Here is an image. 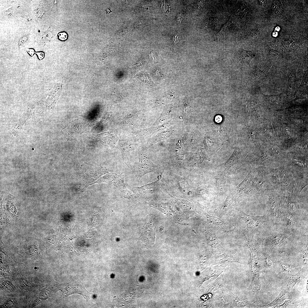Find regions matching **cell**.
Segmentation results:
<instances>
[{
	"label": "cell",
	"mask_w": 308,
	"mask_h": 308,
	"mask_svg": "<svg viewBox=\"0 0 308 308\" xmlns=\"http://www.w3.org/2000/svg\"><path fill=\"white\" fill-rule=\"evenodd\" d=\"M265 179L270 185L281 190L293 191L295 175L288 166L271 165L264 166Z\"/></svg>",
	"instance_id": "obj_1"
},
{
	"label": "cell",
	"mask_w": 308,
	"mask_h": 308,
	"mask_svg": "<svg viewBox=\"0 0 308 308\" xmlns=\"http://www.w3.org/2000/svg\"><path fill=\"white\" fill-rule=\"evenodd\" d=\"M265 194L269 197V214L271 218L274 222L280 223V212L283 206L281 190L270 187Z\"/></svg>",
	"instance_id": "obj_2"
},
{
	"label": "cell",
	"mask_w": 308,
	"mask_h": 308,
	"mask_svg": "<svg viewBox=\"0 0 308 308\" xmlns=\"http://www.w3.org/2000/svg\"><path fill=\"white\" fill-rule=\"evenodd\" d=\"M227 215L228 216L234 217L244 220L246 223V229L254 230H259L263 226V224L268 222L271 218L269 214L254 216L240 210L235 211Z\"/></svg>",
	"instance_id": "obj_3"
},
{
	"label": "cell",
	"mask_w": 308,
	"mask_h": 308,
	"mask_svg": "<svg viewBox=\"0 0 308 308\" xmlns=\"http://www.w3.org/2000/svg\"><path fill=\"white\" fill-rule=\"evenodd\" d=\"M139 159L137 175V178L139 180L147 174L151 173L159 174L162 173L161 168L151 161L146 149L143 148L140 149Z\"/></svg>",
	"instance_id": "obj_4"
},
{
	"label": "cell",
	"mask_w": 308,
	"mask_h": 308,
	"mask_svg": "<svg viewBox=\"0 0 308 308\" xmlns=\"http://www.w3.org/2000/svg\"><path fill=\"white\" fill-rule=\"evenodd\" d=\"M125 175L123 173L117 175L115 173H108L101 177L98 183H110L121 192L125 198H130L133 195V193L129 191L124 182Z\"/></svg>",
	"instance_id": "obj_5"
},
{
	"label": "cell",
	"mask_w": 308,
	"mask_h": 308,
	"mask_svg": "<svg viewBox=\"0 0 308 308\" xmlns=\"http://www.w3.org/2000/svg\"><path fill=\"white\" fill-rule=\"evenodd\" d=\"M282 201L284 207L297 219L302 216V212L297 198L293 192L281 190Z\"/></svg>",
	"instance_id": "obj_6"
},
{
	"label": "cell",
	"mask_w": 308,
	"mask_h": 308,
	"mask_svg": "<svg viewBox=\"0 0 308 308\" xmlns=\"http://www.w3.org/2000/svg\"><path fill=\"white\" fill-rule=\"evenodd\" d=\"M206 230H203L206 236L209 244L212 247L214 255L222 254L226 250L221 245L217 234L220 233L212 227Z\"/></svg>",
	"instance_id": "obj_7"
},
{
	"label": "cell",
	"mask_w": 308,
	"mask_h": 308,
	"mask_svg": "<svg viewBox=\"0 0 308 308\" xmlns=\"http://www.w3.org/2000/svg\"><path fill=\"white\" fill-rule=\"evenodd\" d=\"M82 279L76 278L73 281L65 284L66 287H62L61 291L65 295H69L73 293H78L86 296L89 294L84 288Z\"/></svg>",
	"instance_id": "obj_8"
},
{
	"label": "cell",
	"mask_w": 308,
	"mask_h": 308,
	"mask_svg": "<svg viewBox=\"0 0 308 308\" xmlns=\"http://www.w3.org/2000/svg\"><path fill=\"white\" fill-rule=\"evenodd\" d=\"M247 263L245 259L230 253H224L219 255H214L212 265H225L228 264Z\"/></svg>",
	"instance_id": "obj_9"
},
{
	"label": "cell",
	"mask_w": 308,
	"mask_h": 308,
	"mask_svg": "<svg viewBox=\"0 0 308 308\" xmlns=\"http://www.w3.org/2000/svg\"><path fill=\"white\" fill-rule=\"evenodd\" d=\"M137 146L132 142L126 140H120L117 148L120 151L125 163L132 169L129 161V156L131 152L135 150Z\"/></svg>",
	"instance_id": "obj_10"
},
{
	"label": "cell",
	"mask_w": 308,
	"mask_h": 308,
	"mask_svg": "<svg viewBox=\"0 0 308 308\" xmlns=\"http://www.w3.org/2000/svg\"><path fill=\"white\" fill-rule=\"evenodd\" d=\"M60 290L59 283L53 281L44 289L34 301L33 306L34 307L50 297L58 291Z\"/></svg>",
	"instance_id": "obj_11"
},
{
	"label": "cell",
	"mask_w": 308,
	"mask_h": 308,
	"mask_svg": "<svg viewBox=\"0 0 308 308\" xmlns=\"http://www.w3.org/2000/svg\"><path fill=\"white\" fill-rule=\"evenodd\" d=\"M86 127V125L79 120H74L70 123L63 129V133L67 138H70L73 135L84 132Z\"/></svg>",
	"instance_id": "obj_12"
},
{
	"label": "cell",
	"mask_w": 308,
	"mask_h": 308,
	"mask_svg": "<svg viewBox=\"0 0 308 308\" xmlns=\"http://www.w3.org/2000/svg\"><path fill=\"white\" fill-rule=\"evenodd\" d=\"M280 221L285 227L289 229L299 226L298 219L284 207L283 204L281 210Z\"/></svg>",
	"instance_id": "obj_13"
},
{
	"label": "cell",
	"mask_w": 308,
	"mask_h": 308,
	"mask_svg": "<svg viewBox=\"0 0 308 308\" xmlns=\"http://www.w3.org/2000/svg\"><path fill=\"white\" fill-rule=\"evenodd\" d=\"M160 179L156 181L139 187L132 188L133 193L137 195H141L154 193L159 190L160 187Z\"/></svg>",
	"instance_id": "obj_14"
},
{
	"label": "cell",
	"mask_w": 308,
	"mask_h": 308,
	"mask_svg": "<svg viewBox=\"0 0 308 308\" xmlns=\"http://www.w3.org/2000/svg\"><path fill=\"white\" fill-rule=\"evenodd\" d=\"M214 305L216 307H232L231 293L220 291L214 295Z\"/></svg>",
	"instance_id": "obj_15"
},
{
	"label": "cell",
	"mask_w": 308,
	"mask_h": 308,
	"mask_svg": "<svg viewBox=\"0 0 308 308\" xmlns=\"http://www.w3.org/2000/svg\"><path fill=\"white\" fill-rule=\"evenodd\" d=\"M291 235L289 232L274 233L268 237L266 241L272 246L281 245Z\"/></svg>",
	"instance_id": "obj_16"
},
{
	"label": "cell",
	"mask_w": 308,
	"mask_h": 308,
	"mask_svg": "<svg viewBox=\"0 0 308 308\" xmlns=\"http://www.w3.org/2000/svg\"><path fill=\"white\" fill-rule=\"evenodd\" d=\"M308 185V177L297 179L295 182L293 192L296 198L298 197L303 189Z\"/></svg>",
	"instance_id": "obj_17"
},
{
	"label": "cell",
	"mask_w": 308,
	"mask_h": 308,
	"mask_svg": "<svg viewBox=\"0 0 308 308\" xmlns=\"http://www.w3.org/2000/svg\"><path fill=\"white\" fill-rule=\"evenodd\" d=\"M224 272L221 273L220 276L213 282L209 285L210 291H215L222 287H227L224 281Z\"/></svg>",
	"instance_id": "obj_18"
},
{
	"label": "cell",
	"mask_w": 308,
	"mask_h": 308,
	"mask_svg": "<svg viewBox=\"0 0 308 308\" xmlns=\"http://www.w3.org/2000/svg\"><path fill=\"white\" fill-rule=\"evenodd\" d=\"M253 54L250 51L242 48L240 50L238 57L240 62L242 64H249L253 57Z\"/></svg>",
	"instance_id": "obj_19"
},
{
	"label": "cell",
	"mask_w": 308,
	"mask_h": 308,
	"mask_svg": "<svg viewBox=\"0 0 308 308\" xmlns=\"http://www.w3.org/2000/svg\"><path fill=\"white\" fill-rule=\"evenodd\" d=\"M233 202V200L232 198L230 196L227 197L220 209L219 214L218 215L220 218L222 217L229 210L230 206L232 204Z\"/></svg>",
	"instance_id": "obj_20"
},
{
	"label": "cell",
	"mask_w": 308,
	"mask_h": 308,
	"mask_svg": "<svg viewBox=\"0 0 308 308\" xmlns=\"http://www.w3.org/2000/svg\"><path fill=\"white\" fill-rule=\"evenodd\" d=\"M240 159V153L238 146H237L233 153L226 164V166H232Z\"/></svg>",
	"instance_id": "obj_21"
},
{
	"label": "cell",
	"mask_w": 308,
	"mask_h": 308,
	"mask_svg": "<svg viewBox=\"0 0 308 308\" xmlns=\"http://www.w3.org/2000/svg\"><path fill=\"white\" fill-rule=\"evenodd\" d=\"M146 22L144 20H139L135 23L134 25L135 27L138 29H141L146 25Z\"/></svg>",
	"instance_id": "obj_22"
},
{
	"label": "cell",
	"mask_w": 308,
	"mask_h": 308,
	"mask_svg": "<svg viewBox=\"0 0 308 308\" xmlns=\"http://www.w3.org/2000/svg\"><path fill=\"white\" fill-rule=\"evenodd\" d=\"M172 41L174 45L176 44L180 41V36L177 32H175L173 36Z\"/></svg>",
	"instance_id": "obj_23"
},
{
	"label": "cell",
	"mask_w": 308,
	"mask_h": 308,
	"mask_svg": "<svg viewBox=\"0 0 308 308\" xmlns=\"http://www.w3.org/2000/svg\"><path fill=\"white\" fill-rule=\"evenodd\" d=\"M58 36L59 39L62 41L66 40L68 37L67 34L65 32H62L59 33L58 34Z\"/></svg>",
	"instance_id": "obj_24"
},
{
	"label": "cell",
	"mask_w": 308,
	"mask_h": 308,
	"mask_svg": "<svg viewBox=\"0 0 308 308\" xmlns=\"http://www.w3.org/2000/svg\"><path fill=\"white\" fill-rule=\"evenodd\" d=\"M35 54L37 56L38 58L40 60H42L44 56V52L42 51L35 52Z\"/></svg>",
	"instance_id": "obj_25"
},
{
	"label": "cell",
	"mask_w": 308,
	"mask_h": 308,
	"mask_svg": "<svg viewBox=\"0 0 308 308\" xmlns=\"http://www.w3.org/2000/svg\"><path fill=\"white\" fill-rule=\"evenodd\" d=\"M27 51L28 53L31 56H33L35 54V50L33 48H28L27 50Z\"/></svg>",
	"instance_id": "obj_26"
},
{
	"label": "cell",
	"mask_w": 308,
	"mask_h": 308,
	"mask_svg": "<svg viewBox=\"0 0 308 308\" xmlns=\"http://www.w3.org/2000/svg\"><path fill=\"white\" fill-rule=\"evenodd\" d=\"M203 153L204 156V159L207 160L208 161H210V159L208 157L206 153L203 150H201Z\"/></svg>",
	"instance_id": "obj_27"
},
{
	"label": "cell",
	"mask_w": 308,
	"mask_h": 308,
	"mask_svg": "<svg viewBox=\"0 0 308 308\" xmlns=\"http://www.w3.org/2000/svg\"><path fill=\"white\" fill-rule=\"evenodd\" d=\"M167 96L169 98H173V97H174V94L171 93H170L168 94Z\"/></svg>",
	"instance_id": "obj_28"
},
{
	"label": "cell",
	"mask_w": 308,
	"mask_h": 308,
	"mask_svg": "<svg viewBox=\"0 0 308 308\" xmlns=\"http://www.w3.org/2000/svg\"><path fill=\"white\" fill-rule=\"evenodd\" d=\"M106 11H107V13H109L110 12H112V11H111L110 9H108V8H107L106 9Z\"/></svg>",
	"instance_id": "obj_29"
}]
</instances>
